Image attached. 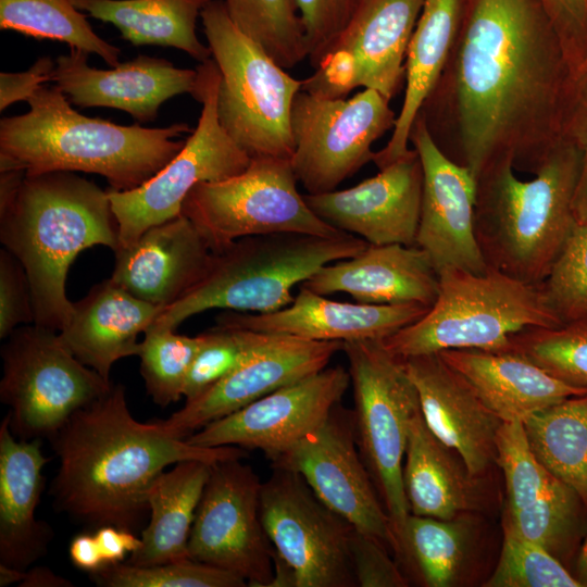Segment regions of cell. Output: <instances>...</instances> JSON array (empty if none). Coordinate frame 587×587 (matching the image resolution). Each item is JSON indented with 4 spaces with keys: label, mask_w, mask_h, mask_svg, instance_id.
<instances>
[{
    "label": "cell",
    "mask_w": 587,
    "mask_h": 587,
    "mask_svg": "<svg viewBox=\"0 0 587 587\" xmlns=\"http://www.w3.org/2000/svg\"><path fill=\"white\" fill-rule=\"evenodd\" d=\"M447 63L419 114L436 141L449 129L475 179L511 159L535 174L560 140L571 64L542 0H469Z\"/></svg>",
    "instance_id": "1"
},
{
    "label": "cell",
    "mask_w": 587,
    "mask_h": 587,
    "mask_svg": "<svg viewBox=\"0 0 587 587\" xmlns=\"http://www.w3.org/2000/svg\"><path fill=\"white\" fill-rule=\"evenodd\" d=\"M48 440L60 462L50 486L54 507L89 527L133 532L149 512L151 484L168 466L248 457L240 447H199L168 435L157 422H138L120 384L75 411Z\"/></svg>",
    "instance_id": "2"
},
{
    "label": "cell",
    "mask_w": 587,
    "mask_h": 587,
    "mask_svg": "<svg viewBox=\"0 0 587 587\" xmlns=\"http://www.w3.org/2000/svg\"><path fill=\"white\" fill-rule=\"evenodd\" d=\"M29 111L0 121V171L26 175L85 172L103 176L110 189L141 186L184 147L186 123L148 128L88 117L71 107L57 86H40Z\"/></svg>",
    "instance_id": "3"
},
{
    "label": "cell",
    "mask_w": 587,
    "mask_h": 587,
    "mask_svg": "<svg viewBox=\"0 0 587 587\" xmlns=\"http://www.w3.org/2000/svg\"><path fill=\"white\" fill-rule=\"evenodd\" d=\"M0 240L26 271L35 324L57 332L72 313L65 283L73 261L93 246L120 247L108 191L73 172L25 175L0 207Z\"/></svg>",
    "instance_id": "4"
},
{
    "label": "cell",
    "mask_w": 587,
    "mask_h": 587,
    "mask_svg": "<svg viewBox=\"0 0 587 587\" xmlns=\"http://www.w3.org/2000/svg\"><path fill=\"white\" fill-rule=\"evenodd\" d=\"M580 173L575 147L559 140L532 179H520L511 159L476 178L475 237L488 268L539 286L577 223L573 200Z\"/></svg>",
    "instance_id": "5"
},
{
    "label": "cell",
    "mask_w": 587,
    "mask_h": 587,
    "mask_svg": "<svg viewBox=\"0 0 587 587\" xmlns=\"http://www.w3.org/2000/svg\"><path fill=\"white\" fill-rule=\"evenodd\" d=\"M367 245L347 233L337 237L278 233L237 239L212 251L197 285L164 308L151 325L176 329L190 316L211 309L275 312L294 301L297 285L326 264L355 257Z\"/></svg>",
    "instance_id": "6"
},
{
    "label": "cell",
    "mask_w": 587,
    "mask_h": 587,
    "mask_svg": "<svg viewBox=\"0 0 587 587\" xmlns=\"http://www.w3.org/2000/svg\"><path fill=\"white\" fill-rule=\"evenodd\" d=\"M438 279V295L429 310L382 339L399 360L451 349L510 351V337L524 328L563 325L540 286L496 270L475 274L446 267Z\"/></svg>",
    "instance_id": "7"
},
{
    "label": "cell",
    "mask_w": 587,
    "mask_h": 587,
    "mask_svg": "<svg viewBox=\"0 0 587 587\" xmlns=\"http://www.w3.org/2000/svg\"><path fill=\"white\" fill-rule=\"evenodd\" d=\"M203 32L220 72L217 115L228 136L251 158L290 160V112L303 79L290 76L228 15L224 0L201 11Z\"/></svg>",
    "instance_id": "8"
},
{
    "label": "cell",
    "mask_w": 587,
    "mask_h": 587,
    "mask_svg": "<svg viewBox=\"0 0 587 587\" xmlns=\"http://www.w3.org/2000/svg\"><path fill=\"white\" fill-rule=\"evenodd\" d=\"M354 396L360 454L389 515L400 558L410 509L403 486V458L410 422L420 410L417 390L403 363L382 340L345 341Z\"/></svg>",
    "instance_id": "9"
},
{
    "label": "cell",
    "mask_w": 587,
    "mask_h": 587,
    "mask_svg": "<svg viewBox=\"0 0 587 587\" xmlns=\"http://www.w3.org/2000/svg\"><path fill=\"white\" fill-rule=\"evenodd\" d=\"M0 400L20 439H49L78 409L113 385L82 363L59 332L35 323L21 325L1 348Z\"/></svg>",
    "instance_id": "10"
},
{
    "label": "cell",
    "mask_w": 587,
    "mask_h": 587,
    "mask_svg": "<svg viewBox=\"0 0 587 587\" xmlns=\"http://www.w3.org/2000/svg\"><path fill=\"white\" fill-rule=\"evenodd\" d=\"M297 183L290 160L254 158L238 175L198 184L185 199L180 213L193 223L212 251L250 236L345 234L311 210Z\"/></svg>",
    "instance_id": "11"
},
{
    "label": "cell",
    "mask_w": 587,
    "mask_h": 587,
    "mask_svg": "<svg viewBox=\"0 0 587 587\" xmlns=\"http://www.w3.org/2000/svg\"><path fill=\"white\" fill-rule=\"evenodd\" d=\"M196 70L198 78L191 96L202 104V110L184 147L141 186L126 191L108 190L117 223L118 249L135 243L150 227L178 216L185 199L198 184L238 175L251 162L220 123L217 65L210 59Z\"/></svg>",
    "instance_id": "12"
},
{
    "label": "cell",
    "mask_w": 587,
    "mask_h": 587,
    "mask_svg": "<svg viewBox=\"0 0 587 587\" xmlns=\"http://www.w3.org/2000/svg\"><path fill=\"white\" fill-rule=\"evenodd\" d=\"M260 514L275 551L271 587L357 586L349 550L354 527L299 474L273 469L262 483Z\"/></svg>",
    "instance_id": "13"
},
{
    "label": "cell",
    "mask_w": 587,
    "mask_h": 587,
    "mask_svg": "<svg viewBox=\"0 0 587 587\" xmlns=\"http://www.w3.org/2000/svg\"><path fill=\"white\" fill-rule=\"evenodd\" d=\"M389 101L370 88L349 99L297 92L290 112V162L309 195L336 190L372 161L373 143L396 124Z\"/></svg>",
    "instance_id": "14"
},
{
    "label": "cell",
    "mask_w": 587,
    "mask_h": 587,
    "mask_svg": "<svg viewBox=\"0 0 587 587\" xmlns=\"http://www.w3.org/2000/svg\"><path fill=\"white\" fill-rule=\"evenodd\" d=\"M262 483L241 458L212 464L188 540V557L271 587L274 548L260 514Z\"/></svg>",
    "instance_id": "15"
},
{
    "label": "cell",
    "mask_w": 587,
    "mask_h": 587,
    "mask_svg": "<svg viewBox=\"0 0 587 587\" xmlns=\"http://www.w3.org/2000/svg\"><path fill=\"white\" fill-rule=\"evenodd\" d=\"M271 464L299 474L330 510L398 553L391 520L358 448L353 411L338 403L315 430Z\"/></svg>",
    "instance_id": "16"
},
{
    "label": "cell",
    "mask_w": 587,
    "mask_h": 587,
    "mask_svg": "<svg viewBox=\"0 0 587 587\" xmlns=\"http://www.w3.org/2000/svg\"><path fill=\"white\" fill-rule=\"evenodd\" d=\"M349 384L344 367H325L205 425L186 440L199 447L258 449L272 462L325 421Z\"/></svg>",
    "instance_id": "17"
},
{
    "label": "cell",
    "mask_w": 587,
    "mask_h": 587,
    "mask_svg": "<svg viewBox=\"0 0 587 587\" xmlns=\"http://www.w3.org/2000/svg\"><path fill=\"white\" fill-rule=\"evenodd\" d=\"M410 142L423 168L415 246L428 254L437 274L446 267L485 273L488 267L474 229L475 177L444 153L420 115L413 122Z\"/></svg>",
    "instance_id": "18"
},
{
    "label": "cell",
    "mask_w": 587,
    "mask_h": 587,
    "mask_svg": "<svg viewBox=\"0 0 587 587\" xmlns=\"http://www.w3.org/2000/svg\"><path fill=\"white\" fill-rule=\"evenodd\" d=\"M342 345L267 334L265 341L226 377L186 401L168 419L155 422L168 435L186 439L276 389L324 370Z\"/></svg>",
    "instance_id": "19"
},
{
    "label": "cell",
    "mask_w": 587,
    "mask_h": 587,
    "mask_svg": "<svg viewBox=\"0 0 587 587\" xmlns=\"http://www.w3.org/2000/svg\"><path fill=\"white\" fill-rule=\"evenodd\" d=\"M422 190V163L413 148L353 187L303 197L319 217L340 232L373 245L415 246Z\"/></svg>",
    "instance_id": "20"
},
{
    "label": "cell",
    "mask_w": 587,
    "mask_h": 587,
    "mask_svg": "<svg viewBox=\"0 0 587 587\" xmlns=\"http://www.w3.org/2000/svg\"><path fill=\"white\" fill-rule=\"evenodd\" d=\"M88 54L71 48L68 54L55 59L51 77L68 101L80 108L117 109L148 123L166 100L196 89L197 70L178 68L164 59L139 55L111 70H98L89 66Z\"/></svg>",
    "instance_id": "21"
},
{
    "label": "cell",
    "mask_w": 587,
    "mask_h": 587,
    "mask_svg": "<svg viewBox=\"0 0 587 587\" xmlns=\"http://www.w3.org/2000/svg\"><path fill=\"white\" fill-rule=\"evenodd\" d=\"M401 361L417 390L429 429L457 452L473 476L482 477L496 462V436L502 420L439 353Z\"/></svg>",
    "instance_id": "22"
},
{
    "label": "cell",
    "mask_w": 587,
    "mask_h": 587,
    "mask_svg": "<svg viewBox=\"0 0 587 587\" xmlns=\"http://www.w3.org/2000/svg\"><path fill=\"white\" fill-rule=\"evenodd\" d=\"M428 310L420 303L334 301L301 285L294 301L280 310L263 314L225 310L216 316V323L316 341L382 340L420 320Z\"/></svg>",
    "instance_id": "23"
},
{
    "label": "cell",
    "mask_w": 587,
    "mask_h": 587,
    "mask_svg": "<svg viewBox=\"0 0 587 587\" xmlns=\"http://www.w3.org/2000/svg\"><path fill=\"white\" fill-rule=\"evenodd\" d=\"M111 278L133 296L163 309L188 294L212 254L207 240L182 213L147 229L115 252Z\"/></svg>",
    "instance_id": "24"
},
{
    "label": "cell",
    "mask_w": 587,
    "mask_h": 587,
    "mask_svg": "<svg viewBox=\"0 0 587 587\" xmlns=\"http://www.w3.org/2000/svg\"><path fill=\"white\" fill-rule=\"evenodd\" d=\"M302 286L323 296L346 292L361 303L430 308L439 279L428 254L417 246L369 243L355 257L324 265Z\"/></svg>",
    "instance_id": "25"
},
{
    "label": "cell",
    "mask_w": 587,
    "mask_h": 587,
    "mask_svg": "<svg viewBox=\"0 0 587 587\" xmlns=\"http://www.w3.org/2000/svg\"><path fill=\"white\" fill-rule=\"evenodd\" d=\"M42 439H20L7 414L0 424V563L26 572L48 553L50 525L35 517L49 462Z\"/></svg>",
    "instance_id": "26"
},
{
    "label": "cell",
    "mask_w": 587,
    "mask_h": 587,
    "mask_svg": "<svg viewBox=\"0 0 587 587\" xmlns=\"http://www.w3.org/2000/svg\"><path fill=\"white\" fill-rule=\"evenodd\" d=\"M162 310L133 296L110 277L73 302L70 320L59 335L82 363L110 380L116 361L139 354L138 336Z\"/></svg>",
    "instance_id": "27"
},
{
    "label": "cell",
    "mask_w": 587,
    "mask_h": 587,
    "mask_svg": "<svg viewBox=\"0 0 587 587\" xmlns=\"http://www.w3.org/2000/svg\"><path fill=\"white\" fill-rule=\"evenodd\" d=\"M438 353L502 422L524 421L566 398L587 394V389L554 378L514 351L451 349Z\"/></svg>",
    "instance_id": "28"
},
{
    "label": "cell",
    "mask_w": 587,
    "mask_h": 587,
    "mask_svg": "<svg viewBox=\"0 0 587 587\" xmlns=\"http://www.w3.org/2000/svg\"><path fill=\"white\" fill-rule=\"evenodd\" d=\"M423 1L362 0L330 51L350 55L357 87L374 89L388 100L398 93L405 82L408 47Z\"/></svg>",
    "instance_id": "29"
},
{
    "label": "cell",
    "mask_w": 587,
    "mask_h": 587,
    "mask_svg": "<svg viewBox=\"0 0 587 587\" xmlns=\"http://www.w3.org/2000/svg\"><path fill=\"white\" fill-rule=\"evenodd\" d=\"M452 451L429 429L420 408L410 422L403 464L411 514L449 520L482 508L480 477Z\"/></svg>",
    "instance_id": "30"
},
{
    "label": "cell",
    "mask_w": 587,
    "mask_h": 587,
    "mask_svg": "<svg viewBox=\"0 0 587 587\" xmlns=\"http://www.w3.org/2000/svg\"><path fill=\"white\" fill-rule=\"evenodd\" d=\"M462 0H424L405 59V91L387 145L374 152L372 162L382 168L403 157L419 111L435 87L453 47Z\"/></svg>",
    "instance_id": "31"
},
{
    "label": "cell",
    "mask_w": 587,
    "mask_h": 587,
    "mask_svg": "<svg viewBox=\"0 0 587 587\" xmlns=\"http://www.w3.org/2000/svg\"><path fill=\"white\" fill-rule=\"evenodd\" d=\"M211 466L185 460L157 476L147 492L150 520L141 532L140 547L126 562L153 565L189 558V535Z\"/></svg>",
    "instance_id": "32"
},
{
    "label": "cell",
    "mask_w": 587,
    "mask_h": 587,
    "mask_svg": "<svg viewBox=\"0 0 587 587\" xmlns=\"http://www.w3.org/2000/svg\"><path fill=\"white\" fill-rule=\"evenodd\" d=\"M79 11L117 27L135 46L158 45L183 50L203 63L209 46L196 34L197 20L211 0H70Z\"/></svg>",
    "instance_id": "33"
},
{
    "label": "cell",
    "mask_w": 587,
    "mask_h": 587,
    "mask_svg": "<svg viewBox=\"0 0 587 587\" xmlns=\"http://www.w3.org/2000/svg\"><path fill=\"white\" fill-rule=\"evenodd\" d=\"M523 424L538 461L587 509V394L537 411Z\"/></svg>",
    "instance_id": "34"
},
{
    "label": "cell",
    "mask_w": 587,
    "mask_h": 587,
    "mask_svg": "<svg viewBox=\"0 0 587 587\" xmlns=\"http://www.w3.org/2000/svg\"><path fill=\"white\" fill-rule=\"evenodd\" d=\"M473 537L469 513L449 520L410 514L400 559L412 564L425 586L451 587L463 576Z\"/></svg>",
    "instance_id": "35"
},
{
    "label": "cell",
    "mask_w": 587,
    "mask_h": 587,
    "mask_svg": "<svg viewBox=\"0 0 587 587\" xmlns=\"http://www.w3.org/2000/svg\"><path fill=\"white\" fill-rule=\"evenodd\" d=\"M0 28L65 42L98 54L112 67L120 63V49L99 37L70 0H0Z\"/></svg>",
    "instance_id": "36"
},
{
    "label": "cell",
    "mask_w": 587,
    "mask_h": 587,
    "mask_svg": "<svg viewBox=\"0 0 587 587\" xmlns=\"http://www.w3.org/2000/svg\"><path fill=\"white\" fill-rule=\"evenodd\" d=\"M233 23L282 67L308 59L297 0H224Z\"/></svg>",
    "instance_id": "37"
},
{
    "label": "cell",
    "mask_w": 587,
    "mask_h": 587,
    "mask_svg": "<svg viewBox=\"0 0 587 587\" xmlns=\"http://www.w3.org/2000/svg\"><path fill=\"white\" fill-rule=\"evenodd\" d=\"M582 509L586 508L576 492L558 482L532 504L516 512L505 509L503 522L561 561L577 542Z\"/></svg>",
    "instance_id": "38"
},
{
    "label": "cell",
    "mask_w": 587,
    "mask_h": 587,
    "mask_svg": "<svg viewBox=\"0 0 587 587\" xmlns=\"http://www.w3.org/2000/svg\"><path fill=\"white\" fill-rule=\"evenodd\" d=\"M203 342V333L190 337L153 325L145 332L138 354L140 374L155 404L165 408L184 397L188 373Z\"/></svg>",
    "instance_id": "39"
},
{
    "label": "cell",
    "mask_w": 587,
    "mask_h": 587,
    "mask_svg": "<svg viewBox=\"0 0 587 587\" xmlns=\"http://www.w3.org/2000/svg\"><path fill=\"white\" fill-rule=\"evenodd\" d=\"M510 341V351L567 385L587 389V319L558 327H527Z\"/></svg>",
    "instance_id": "40"
},
{
    "label": "cell",
    "mask_w": 587,
    "mask_h": 587,
    "mask_svg": "<svg viewBox=\"0 0 587 587\" xmlns=\"http://www.w3.org/2000/svg\"><path fill=\"white\" fill-rule=\"evenodd\" d=\"M90 578L104 587H245L247 582L228 571L190 558L153 565L126 561L107 565Z\"/></svg>",
    "instance_id": "41"
},
{
    "label": "cell",
    "mask_w": 587,
    "mask_h": 587,
    "mask_svg": "<svg viewBox=\"0 0 587 587\" xmlns=\"http://www.w3.org/2000/svg\"><path fill=\"white\" fill-rule=\"evenodd\" d=\"M496 462L504 474L507 509L511 512L532 504L560 482L538 461L520 420L501 423L496 436Z\"/></svg>",
    "instance_id": "42"
},
{
    "label": "cell",
    "mask_w": 587,
    "mask_h": 587,
    "mask_svg": "<svg viewBox=\"0 0 587 587\" xmlns=\"http://www.w3.org/2000/svg\"><path fill=\"white\" fill-rule=\"evenodd\" d=\"M499 561L486 587H582L560 560L503 522Z\"/></svg>",
    "instance_id": "43"
},
{
    "label": "cell",
    "mask_w": 587,
    "mask_h": 587,
    "mask_svg": "<svg viewBox=\"0 0 587 587\" xmlns=\"http://www.w3.org/2000/svg\"><path fill=\"white\" fill-rule=\"evenodd\" d=\"M203 335L204 342L192 362L184 386L183 395L186 401L196 399L226 377L267 337V333L225 325H217Z\"/></svg>",
    "instance_id": "44"
},
{
    "label": "cell",
    "mask_w": 587,
    "mask_h": 587,
    "mask_svg": "<svg viewBox=\"0 0 587 587\" xmlns=\"http://www.w3.org/2000/svg\"><path fill=\"white\" fill-rule=\"evenodd\" d=\"M562 324L587 319V223H576L539 285Z\"/></svg>",
    "instance_id": "45"
},
{
    "label": "cell",
    "mask_w": 587,
    "mask_h": 587,
    "mask_svg": "<svg viewBox=\"0 0 587 587\" xmlns=\"http://www.w3.org/2000/svg\"><path fill=\"white\" fill-rule=\"evenodd\" d=\"M560 139L576 148L580 173L573 200L578 224L587 223V54L571 71L561 111Z\"/></svg>",
    "instance_id": "46"
},
{
    "label": "cell",
    "mask_w": 587,
    "mask_h": 587,
    "mask_svg": "<svg viewBox=\"0 0 587 587\" xmlns=\"http://www.w3.org/2000/svg\"><path fill=\"white\" fill-rule=\"evenodd\" d=\"M362 0H297L313 68L329 54Z\"/></svg>",
    "instance_id": "47"
},
{
    "label": "cell",
    "mask_w": 587,
    "mask_h": 587,
    "mask_svg": "<svg viewBox=\"0 0 587 587\" xmlns=\"http://www.w3.org/2000/svg\"><path fill=\"white\" fill-rule=\"evenodd\" d=\"M35 323L32 289L22 263L9 250H0V338L21 325Z\"/></svg>",
    "instance_id": "48"
},
{
    "label": "cell",
    "mask_w": 587,
    "mask_h": 587,
    "mask_svg": "<svg viewBox=\"0 0 587 587\" xmlns=\"http://www.w3.org/2000/svg\"><path fill=\"white\" fill-rule=\"evenodd\" d=\"M350 558L360 587H407L400 565L389 555V548L374 536L353 528L349 542Z\"/></svg>",
    "instance_id": "49"
},
{
    "label": "cell",
    "mask_w": 587,
    "mask_h": 587,
    "mask_svg": "<svg viewBox=\"0 0 587 587\" xmlns=\"http://www.w3.org/2000/svg\"><path fill=\"white\" fill-rule=\"evenodd\" d=\"M566 51L571 71L587 54V0H542Z\"/></svg>",
    "instance_id": "50"
},
{
    "label": "cell",
    "mask_w": 587,
    "mask_h": 587,
    "mask_svg": "<svg viewBox=\"0 0 587 587\" xmlns=\"http://www.w3.org/2000/svg\"><path fill=\"white\" fill-rule=\"evenodd\" d=\"M54 63L50 57H40L25 72L0 74V111L28 98L45 83L51 82Z\"/></svg>",
    "instance_id": "51"
},
{
    "label": "cell",
    "mask_w": 587,
    "mask_h": 587,
    "mask_svg": "<svg viewBox=\"0 0 587 587\" xmlns=\"http://www.w3.org/2000/svg\"><path fill=\"white\" fill-rule=\"evenodd\" d=\"M107 565L124 562L141 544L133 530L114 525H103L93 533Z\"/></svg>",
    "instance_id": "52"
},
{
    "label": "cell",
    "mask_w": 587,
    "mask_h": 587,
    "mask_svg": "<svg viewBox=\"0 0 587 587\" xmlns=\"http://www.w3.org/2000/svg\"><path fill=\"white\" fill-rule=\"evenodd\" d=\"M68 554L76 567L89 574L107 566L95 534L80 533L73 537L68 547Z\"/></svg>",
    "instance_id": "53"
},
{
    "label": "cell",
    "mask_w": 587,
    "mask_h": 587,
    "mask_svg": "<svg viewBox=\"0 0 587 587\" xmlns=\"http://www.w3.org/2000/svg\"><path fill=\"white\" fill-rule=\"evenodd\" d=\"M21 587H67L73 586L68 579L55 574L49 567L34 566L25 572Z\"/></svg>",
    "instance_id": "54"
},
{
    "label": "cell",
    "mask_w": 587,
    "mask_h": 587,
    "mask_svg": "<svg viewBox=\"0 0 587 587\" xmlns=\"http://www.w3.org/2000/svg\"><path fill=\"white\" fill-rule=\"evenodd\" d=\"M574 576L582 587H587V535L577 554Z\"/></svg>",
    "instance_id": "55"
},
{
    "label": "cell",
    "mask_w": 587,
    "mask_h": 587,
    "mask_svg": "<svg viewBox=\"0 0 587 587\" xmlns=\"http://www.w3.org/2000/svg\"><path fill=\"white\" fill-rule=\"evenodd\" d=\"M25 572L0 563V587H7L24 579Z\"/></svg>",
    "instance_id": "56"
}]
</instances>
